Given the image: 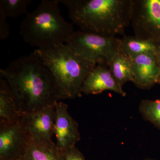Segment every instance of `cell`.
I'll return each instance as SVG.
<instances>
[{"label": "cell", "mask_w": 160, "mask_h": 160, "mask_svg": "<svg viewBox=\"0 0 160 160\" xmlns=\"http://www.w3.org/2000/svg\"><path fill=\"white\" fill-rule=\"evenodd\" d=\"M0 77L9 84L22 115L55 106L60 100L53 76L35 51L0 69Z\"/></svg>", "instance_id": "cell-1"}, {"label": "cell", "mask_w": 160, "mask_h": 160, "mask_svg": "<svg viewBox=\"0 0 160 160\" xmlns=\"http://www.w3.org/2000/svg\"><path fill=\"white\" fill-rule=\"evenodd\" d=\"M80 30L105 37L125 36L132 0H60Z\"/></svg>", "instance_id": "cell-2"}, {"label": "cell", "mask_w": 160, "mask_h": 160, "mask_svg": "<svg viewBox=\"0 0 160 160\" xmlns=\"http://www.w3.org/2000/svg\"><path fill=\"white\" fill-rule=\"evenodd\" d=\"M34 51L53 76L59 91L60 100L82 96L83 84L96 64L66 44Z\"/></svg>", "instance_id": "cell-3"}, {"label": "cell", "mask_w": 160, "mask_h": 160, "mask_svg": "<svg viewBox=\"0 0 160 160\" xmlns=\"http://www.w3.org/2000/svg\"><path fill=\"white\" fill-rule=\"evenodd\" d=\"M59 3L60 0H43L26 14L20 29L26 42L39 49L66 44L74 31L72 24L61 15Z\"/></svg>", "instance_id": "cell-4"}, {"label": "cell", "mask_w": 160, "mask_h": 160, "mask_svg": "<svg viewBox=\"0 0 160 160\" xmlns=\"http://www.w3.org/2000/svg\"><path fill=\"white\" fill-rule=\"evenodd\" d=\"M66 44L83 57L102 66H107L112 58L121 50V39L80 30L74 31Z\"/></svg>", "instance_id": "cell-5"}, {"label": "cell", "mask_w": 160, "mask_h": 160, "mask_svg": "<svg viewBox=\"0 0 160 160\" xmlns=\"http://www.w3.org/2000/svg\"><path fill=\"white\" fill-rule=\"evenodd\" d=\"M130 23L135 36L160 46V0H132Z\"/></svg>", "instance_id": "cell-6"}, {"label": "cell", "mask_w": 160, "mask_h": 160, "mask_svg": "<svg viewBox=\"0 0 160 160\" xmlns=\"http://www.w3.org/2000/svg\"><path fill=\"white\" fill-rule=\"evenodd\" d=\"M56 105L47 106L38 111L22 116L21 121L23 126L35 142L43 146H56L52 140L54 134Z\"/></svg>", "instance_id": "cell-7"}, {"label": "cell", "mask_w": 160, "mask_h": 160, "mask_svg": "<svg viewBox=\"0 0 160 160\" xmlns=\"http://www.w3.org/2000/svg\"><path fill=\"white\" fill-rule=\"evenodd\" d=\"M30 140L21 119L0 125V160L21 159Z\"/></svg>", "instance_id": "cell-8"}, {"label": "cell", "mask_w": 160, "mask_h": 160, "mask_svg": "<svg viewBox=\"0 0 160 160\" xmlns=\"http://www.w3.org/2000/svg\"><path fill=\"white\" fill-rule=\"evenodd\" d=\"M68 109V105L63 102H58L56 105L54 134L56 146L62 151L75 146L81 140L78 123L69 114Z\"/></svg>", "instance_id": "cell-9"}, {"label": "cell", "mask_w": 160, "mask_h": 160, "mask_svg": "<svg viewBox=\"0 0 160 160\" xmlns=\"http://www.w3.org/2000/svg\"><path fill=\"white\" fill-rule=\"evenodd\" d=\"M106 90L114 92L122 97L126 95L122 86L116 79L108 67L97 65L85 80L82 93L96 95Z\"/></svg>", "instance_id": "cell-10"}, {"label": "cell", "mask_w": 160, "mask_h": 160, "mask_svg": "<svg viewBox=\"0 0 160 160\" xmlns=\"http://www.w3.org/2000/svg\"><path fill=\"white\" fill-rule=\"evenodd\" d=\"M134 74L133 83L138 88L149 89L160 79V69L156 55L145 53L131 58Z\"/></svg>", "instance_id": "cell-11"}, {"label": "cell", "mask_w": 160, "mask_h": 160, "mask_svg": "<svg viewBox=\"0 0 160 160\" xmlns=\"http://www.w3.org/2000/svg\"><path fill=\"white\" fill-rule=\"evenodd\" d=\"M22 116L9 84L0 77V125L18 122Z\"/></svg>", "instance_id": "cell-12"}, {"label": "cell", "mask_w": 160, "mask_h": 160, "mask_svg": "<svg viewBox=\"0 0 160 160\" xmlns=\"http://www.w3.org/2000/svg\"><path fill=\"white\" fill-rule=\"evenodd\" d=\"M107 66L122 86L127 82H133L134 74L131 58L122 49L112 58Z\"/></svg>", "instance_id": "cell-13"}, {"label": "cell", "mask_w": 160, "mask_h": 160, "mask_svg": "<svg viewBox=\"0 0 160 160\" xmlns=\"http://www.w3.org/2000/svg\"><path fill=\"white\" fill-rule=\"evenodd\" d=\"M160 47L151 41L135 36L125 35L121 39V49L131 58L145 53L156 55Z\"/></svg>", "instance_id": "cell-14"}, {"label": "cell", "mask_w": 160, "mask_h": 160, "mask_svg": "<svg viewBox=\"0 0 160 160\" xmlns=\"http://www.w3.org/2000/svg\"><path fill=\"white\" fill-rule=\"evenodd\" d=\"M21 160H65L62 151L56 146H43L30 138L26 152Z\"/></svg>", "instance_id": "cell-15"}, {"label": "cell", "mask_w": 160, "mask_h": 160, "mask_svg": "<svg viewBox=\"0 0 160 160\" xmlns=\"http://www.w3.org/2000/svg\"><path fill=\"white\" fill-rule=\"evenodd\" d=\"M139 110L144 119L160 130V98L143 100L140 103Z\"/></svg>", "instance_id": "cell-16"}, {"label": "cell", "mask_w": 160, "mask_h": 160, "mask_svg": "<svg viewBox=\"0 0 160 160\" xmlns=\"http://www.w3.org/2000/svg\"><path fill=\"white\" fill-rule=\"evenodd\" d=\"M32 0H1L0 11L7 18H15L27 14V7Z\"/></svg>", "instance_id": "cell-17"}, {"label": "cell", "mask_w": 160, "mask_h": 160, "mask_svg": "<svg viewBox=\"0 0 160 160\" xmlns=\"http://www.w3.org/2000/svg\"><path fill=\"white\" fill-rule=\"evenodd\" d=\"M62 152L65 160H86L82 152L75 146L69 147Z\"/></svg>", "instance_id": "cell-18"}, {"label": "cell", "mask_w": 160, "mask_h": 160, "mask_svg": "<svg viewBox=\"0 0 160 160\" xmlns=\"http://www.w3.org/2000/svg\"><path fill=\"white\" fill-rule=\"evenodd\" d=\"M7 17L2 12L0 11V39H6L9 35V27Z\"/></svg>", "instance_id": "cell-19"}, {"label": "cell", "mask_w": 160, "mask_h": 160, "mask_svg": "<svg viewBox=\"0 0 160 160\" xmlns=\"http://www.w3.org/2000/svg\"><path fill=\"white\" fill-rule=\"evenodd\" d=\"M157 60L158 65L160 69V47L158 50L157 53L156 54Z\"/></svg>", "instance_id": "cell-20"}, {"label": "cell", "mask_w": 160, "mask_h": 160, "mask_svg": "<svg viewBox=\"0 0 160 160\" xmlns=\"http://www.w3.org/2000/svg\"><path fill=\"white\" fill-rule=\"evenodd\" d=\"M143 160H157L154 159L149 158L145 159H144Z\"/></svg>", "instance_id": "cell-21"}, {"label": "cell", "mask_w": 160, "mask_h": 160, "mask_svg": "<svg viewBox=\"0 0 160 160\" xmlns=\"http://www.w3.org/2000/svg\"><path fill=\"white\" fill-rule=\"evenodd\" d=\"M158 84L160 86V79L159 80V81L158 83Z\"/></svg>", "instance_id": "cell-22"}, {"label": "cell", "mask_w": 160, "mask_h": 160, "mask_svg": "<svg viewBox=\"0 0 160 160\" xmlns=\"http://www.w3.org/2000/svg\"><path fill=\"white\" fill-rule=\"evenodd\" d=\"M21 160V159H20V160Z\"/></svg>", "instance_id": "cell-23"}]
</instances>
